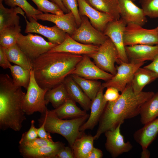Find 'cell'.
Returning a JSON list of instances; mask_svg holds the SVG:
<instances>
[{
  "label": "cell",
  "instance_id": "6da1fadb",
  "mask_svg": "<svg viewBox=\"0 0 158 158\" xmlns=\"http://www.w3.org/2000/svg\"><path fill=\"white\" fill-rule=\"evenodd\" d=\"M154 93L152 91H142L138 93L133 91L131 83L128 84L116 100L108 102L99 121V125L94 140L102 134L115 129L126 119L139 115L140 107L151 98Z\"/></svg>",
  "mask_w": 158,
  "mask_h": 158
},
{
  "label": "cell",
  "instance_id": "7a4b0ae2",
  "mask_svg": "<svg viewBox=\"0 0 158 158\" xmlns=\"http://www.w3.org/2000/svg\"><path fill=\"white\" fill-rule=\"evenodd\" d=\"M83 55L48 51L32 61L35 79L42 88L51 89L71 75Z\"/></svg>",
  "mask_w": 158,
  "mask_h": 158
},
{
  "label": "cell",
  "instance_id": "3957f363",
  "mask_svg": "<svg viewBox=\"0 0 158 158\" xmlns=\"http://www.w3.org/2000/svg\"><path fill=\"white\" fill-rule=\"evenodd\" d=\"M25 93L7 74L0 75V128L18 131L26 119L23 108Z\"/></svg>",
  "mask_w": 158,
  "mask_h": 158
},
{
  "label": "cell",
  "instance_id": "277c9868",
  "mask_svg": "<svg viewBox=\"0 0 158 158\" xmlns=\"http://www.w3.org/2000/svg\"><path fill=\"white\" fill-rule=\"evenodd\" d=\"M42 115L39 121V122H44L46 130L63 136L72 148L75 140L80 137L83 133L80 130V128L89 116L87 114L79 118L64 120L58 118L51 110L48 109Z\"/></svg>",
  "mask_w": 158,
  "mask_h": 158
},
{
  "label": "cell",
  "instance_id": "5b68a950",
  "mask_svg": "<svg viewBox=\"0 0 158 158\" xmlns=\"http://www.w3.org/2000/svg\"><path fill=\"white\" fill-rule=\"evenodd\" d=\"M30 72V82L23 100V110L28 115L37 112L43 114L47 109L45 96L49 89L41 87L35 79L33 70Z\"/></svg>",
  "mask_w": 158,
  "mask_h": 158
},
{
  "label": "cell",
  "instance_id": "8992f818",
  "mask_svg": "<svg viewBox=\"0 0 158 158\" xmlns=\"http://www.w3.org/2000/svg\"><path fill=\"white\" fill-rule=\"evenodd\" d=\"M87 55L98 67L114 75L117 71L115 63L120 64L121 61L115 46L109 38L99 46L97 51Z\"/></svg>",
  "mask_w": 158,
  "mask_h": 158
},
{
  "label": "cell",
  "instance_id": "52a82bcc",
  "mask_svg": "<svg viewBox=\"0 0 158 158\" xmlns=\"http://www.w3.org/2000/svg\"><path fill=\"white\" fill-rule=\"evenodd\" d=\"M17 44L31 61L49 51L57 45L47 41L41 36L30 33L25 35L20 33Z\"/></svg>",
  "mask_w": 158,
  "mask_h": 158
},
{
  "label": "cell",
  "instance_id": "ba28073f",
  "mask_svg": "<svg viewBox=\"0 0 158 158\" xmlns=\"http://www.w3.org/2000/svg\"><path fill=\"white\" fill-rule=\"evenodd\" d=\"M125 46L136 44L158 45V34L155 28L146 29L138 25H127L124 33Z\"/></svg>",
  "mask_w": 158,
  "mask_h": 158
},
{
  "label": "cell",
  "instance_id": "9c48e42d",
  "mask_svg": "<svg viewBox=\"0 0 158 158\" xmlns=\"http://www.w3.org/2000/svg\"><path fill=\"white\" fill-rule=\"evenodd\" d=\"M145 62L140 63L126 62L122 61L116 68V74L109 80L102 84L104 88L113 87L122 92L127 85L131 82L135 72Z\"/></svg>",
  "mask_w": 158,
  "mask_h": 158
},
{
  "label": "cell",
  "instance_id": "30bf717a",
  "mask_svg": "<svg viewBox=\"0 0 158 158\" xmlns=\"http://www.w3.org/2000/svg\"><path fill=\"white\" fill-rule=\"evenodd\" d=\"M81 17L80 25L71 36L72 38L83 44L99 46L109 38L104 33L94 28L87 17Z\"/></svg>",
  "mask_w": 158,
  "mask_h": 158
},
{
  "label": "cell",
  "instance_id": "8fae6325",
  "mask_svg": "<svg viewBox=\"0 0 158 158\" xmlns=\"http://www.w3.org/2000/svg\"><path fill=\"white\" fill-rule=\"evenodd\" d=\"M127 24L122 18L114 20L107 25L104 33L109 38L115 46L120 60L129 62L124 42V33Z\"/></svg>",
  "mask_w": 158,
  "mask_h": 158
},
{
  "label": "cell",
  "instance_id": "7c38bea8",
  "mask_svg": "<svg viewBox=\"0 0 158 158\" xmlns=\"http://www.w3.org/2000/svg\"><path fill=\"white\" fill-rule=\"evenodd\" d=\"M25 18L26 23L24 32L27 33H36L46 37L48 41L57 45L61 44L65 40L66 33L55 25L52 27L43 25L32 17Z\"/></svg>",
  "mask_w": 158,
  "mask_h": 158
},
{
  "label": "cell",
  "instance_id": "4fadbf2b",
  "mask_svg": "<svg viewBox=\"0 0 158 158\" xmlns=\"http://www.w3.org/2000/svg\"><path fill=\"white\" fill-rule=\"evenodd\" d=\"M75 75L85 79L107 81L114 75L98 67L87 55H83L81 59L76 65L71 75Z\"/></svg>",
  "mask_w": 158,
  "mask_h": 158
},
{
  "label": "cell",
  "instance_id": "5bb4252c",
  "mask_svg": "<svg viewBox=\"0 0 158 158\" xmlns=\"http://www.w3.org/2000/svg\"><path fill=\"white\" fill-rule=\"evenodd\" d=\"M123 123H121L115 129L104 133L106 138L105 148L113 158L129 152L133 148L129 142H125L124 137L121 133L120 127Z\"/></svg>",
  "mask_w": 158,
  "mask_h": 158
},
{
  "label": "cell",
  "instance_id": "9a60e30c",
  "mask_svg": "<svg viewBox=\"0 0 158 158\" xmlns=\"http://www.w3.org/2000/svg\"><path fill=\"white\" fill-rule=\"evenodd\" d=\"M77 1L80 16L87 17L92 25L99 31L103 33L107 24L114 20L111 15L93 8L85 0Z\"/></svg>",
  "mask_w": 158,
  "mask_h": 158
},
{
  "label": "cell",
  "instance_id": "2e32d148",
  "mask_svg": "<svg viewBox=\"0 0 158 158\" xmlns=\"http://www.w3.org/2000/svg\"><path fill=\"white\" fill-rule=\"evenodd\" d=\"M132 0H118L120 18L127 24L133 23L142 26L147 22L143 10Z\"/></svg>",
  "mask_w": 158,
  "mask_h": 158
},
{
  "label": "cell",
  "instance_id": "e0dca14e",
  "mask_svg": "<svg viewBox=\"0 0 158 158\" xmlns=\"http://www.w3.org/2000/svg\"><path fill=\"white\" fill-rule=\"evenodd\" d=\"M99 46L83 44L72 38L66 33L64 40L60 44L51 49L50 52H64L80 55H89L97 51Z\"/></svg>",
  "mask_w": 158,
  "mask_h": 158
},
{
  "label": "cell",
  "instance_id": "ac0fdd59",
  "mask_svg": "<svg viewBox=\"0 0 158 158\" xmlns=\"http://www.w3.org/2000/svg\"><path fill=\"white\" fill-rule=\"evenodd\" d=\"M130 62L140 63L153 61L158 55V45L136 44L125 46Z\"/></svg>",
  "mask_w": 158,
  "mask_h": 158
},
{
  "label": "cell",
  "instance_id": "d6986e66",
  "mask_svg": "<svg viewBox=\"0 0 158 158\" xmlns=\"http://www.w3.org/2000/svg\"><path fill=\"white\" fill-rule=\"evenodd\" d=\"M37 20L54 23L66 33L71 35L78 27L75 18L71 12L61 15L42 13L37 15Z\"/></svg>",
  "mask_w": 158,
  "mask_h": 158
},
{
  "label": "cell",
  "instance_id": "ffe728a7",
  "mask_svg": "<svg viewBox=\"0 0 158 158\" xmlns=\"http://www.w3.org/2000/svg\"><path fill=\"white\" fill-rule=\"evenodd\" d=\"M104 89L102 85L96 97L92 101L90 114L87 120L80 127V131L92 130L99 122L107 103L103 97Z\"/></svg>",
  "mask_w": 158,
  "mask_h": 158
},
{
  "label": "cell",
  "instance_id": "44dd1931",
  "mask_svg": "<svg viewBox=\"0 0 158 158\" xmlns=\"http://www.w3.org/2000/svg\"><path fill=\"white\" fill-rule=\"evenodd\" d=\"M64 147V143L58 141L49 145L37 148L20 146V152L25 157L55 158L57 153Z\"/></svg>",
  "mask_w": 158,
  "mask_h": 158
},
{
  "label": "cell",
  "instance_id": "7402d4cb",
  "mask_svg": "<svg viewBox=\"0 0 158 158\" xmlns=\"http://www.w3.org/2000/svg\"><path fill=\"white\" fill-rule=\"evenodd\" d=\"M158 134V117L136 131L133 137L142 149H144L147 148L156 138Z\"/></svg>",
  "mask_w": 158,
  "mask_h": 158
},
{
  "label": "cell",
  "instance_id": "603a6c76",
  "mask_svg": "<svg viewBox=\"0 0 158 158\" xmlns=\"http://www.w3.org/2000/svg\"><path fill=\"white\" fill-rule=\"evenodd\" d=\"M70 98L78 103L86 111L90 109L92 101L74 81L71 75L63 82Z\"/></svg>",
  "mask_w": 158,
  "mask_h": 158
},
{
  "label": "cell",
  "instance_id": "cb8c5ba5",
  "mask_svg": "<svg viewBox=\"0 0 158 158\" xmlns=\"http://www.w3.org/2000/svg\"><path fill=\"white\" fill-rule=\"evenodd\" d=\"M4 0H0V31L11 27L19 25L20 14L25 18V13L19 7L8 8L3 5Z\"/></svg>",
  "mask_w": 158,
  "mask_h": 158
},
{
  "label": "cell",
  "instance_id": "d4e9b609",
  "mask_svg": "<svg viewBox=\"0 0 158 158\" xmlns=\"http://www.w3.org/2000/svg\"><path fill=\"white\" fill-rule=\"evenodd\" d=\"M51 111L57 117L62 119L77 118L87 114L86 111L81 110L76 105V102L70 98Z\"/></svg>",
  "mask_w": 158,
  "mask_h": 158
},
{
  "label": "cell",
  "instance_id": "484cf974",
  "mask_svg": "<svg viewBox=\"0 0 158 158\" xmlns=\"http://www.w3.org/2000/svg\"><path fill=\"white\" fill-rule=\"evenodd\" d=\"M139 114L140 122L144 125L158 117V92L142 105Z\"/></svg>",
  "mask_w": 158,
  "mask_h": 158
},
{
  "label": "cell",
  "instance_id": "4316f807",
  "mask_svg": "<svg viewBox=\"0 0 158 158\" xmlns=\"http://www.w3.org/2000/svg\"><path fill=\"white\" fill-rule=\"evenodd\" d=\"M157 78L152 71L144 67L139 68L135 73L131 82L133 91L136 94L140 92L145 86Z\"/></svg>",
  "mask_w": 158,
  "mask_h": 158
},
{
  "label": "cell",
  "instance_id": "83f0119b",
  "mask_svg": "<svg viewBox=\"0 0 158 158\" xmlns=\"http://www.w3.org/2000/svg\"><path fill=\"white\" fill-rule=\"evenodd\" d=\"M93 136L84 133L75 140L72 149L75 158H88L93 146Z\"/></svg>",
  "mask_w": 158,
  "mask_h": 158
},
{
  "label": "cell",
  "instance_id": "f1b7e54d",
  "mask_svg": "<svg viewBox=\"0 0 158 158\" xmlns=\"http://www.w3.org/2000/svg\"><path fill=\"white\" fill-rule=\"evenodd\" d=\"M4 49L6 55L10 62L29 71L32 70L31 61L17 44L8 48H4Z\"/></svg>",
  "mask_w": 158,
  "mask_h": 158
},
{
  "label": "cell",
  "instance_id": "f546056e",
  "mask_svg": "<svg viewBox=\"0 0 158 158\" xmlns=\"http://www.w3.org/2000/svg\"><path fill=\"white\" fill-rule=\"evenodd\" d=\"M70 98L63 82L49 90L45 96L47 104L50 103L55 108L62 105Z\"/></svg>",
  "mask_w": 158,
  "mask_h": 158
},
{
  "label": "cell",
  "instance_id": "4dcf8cb0",
  "mask_svg": "<svg viewBox=\"0 0 158 158\" xmlns=\"http://www.w3.org/2000/svg\"><path fill=\"white\" fill-rule=\"evenodd\" d=\"M97 10L111 16L114 20L120 18L118 0H85Z\"/></svg>",
  "mask_w": 158,
  "mask_h": 158
},
{
  "label": "cell",
  "instance_id": "1f68e13d",
  "mask_svg": "<svg viewBox=\"0 0 158 158\" xmlns=\"http://www.w3.org/2000/svg\"><path fill=\"white\" fill-rule=\"evenodd\" d=\"M71 75L91 100L94 99L102 86L101 83L96 80L86 79L76 75Z\"/></svg>",
  "mask_w": 158,
  "mask_h": 158
},
{
  "label": "cell",
  "instance_id": "d6a6232c",
  "mask_svg": "<svg viewBox=\"0 0 158 158\" xmlns=\"http://www.w3.org/2000/svg\"><path fill=\"white\" fill-rule=\"evenodd\" d=\"M9 69L14 83L17 86L27 89L30 80V71L16 65H11Z\"/></svg>",
  "mask_w": 158,
  "mask_h": 158
},
{
  "label": "cell",
  "instance_id": "836d02e7",
  "mask_svg": "<svg viewBox=\"0 0 158 158\" xmlns=\"http://www.w3.org/2000/svg\"><path fill=\"white\" fill-rule=\"evenodd\" d=\"M21 31V27L19 25L8 28L0 31V46L7 48L17 44Z\"/></svg>",
  "mask_w": 158,
  "mask_h": 158
},
{
  "label": "cell",
  "instance_id": "e575fe53",
  "mask_svg": "<svg viewBox=\"0 0 158 158\" xmlns=\"http://www.w3.org/2000/svg\"><path fill=\"white\" fill-rule=\"evenodd\" d=\"M4 1L10 7H20L25 12L27 18L31 17L37 20L36 16L43 13L31 5L27 0H4Z\"/></svg>",
  "mask_w": 158,
  "mask_h": 158
},
{
  "label": "cell",
  "instance_id": "d590c367",
  "mask_svg": "<svg viewBox=\"0 0 158 158\" xmlns=\"http://www.w3.org/2000/svg\"><path fill=\"white\" fill-rule=\"evenodd\" d=\"M37 6V9L43 13L61 15L64 13L56 4L49 0H31Z\"/></svg>",
  "mask_w": 158,
  "mask_h": 158
},
{
  "label": "cell",
  "instance_id": "8d00e7d4",
  "mask_svg": "<svg viewBox=\"0 0 158 158\" xmlns=\"http://www.w3.org/2000/svg\"><path fill=\"white\" fill-rule=\"evenodd\" d=\"M145 15L151 18H158V0H140Z\"/></svg>",
  "mask_w": 158,
  "mask_h": 158
},
{
  "label": "cell",
  "instance_id": "74e56055",
  "mask_svg": "<svg viewBox=\"0 0 158 158\" xmlns=\"http://www.w3.org/2000/svg\"><path fill=\"white\" fill-rule=\"evenodd\" d=\"M63 5L68 12H71L73 15L78 27L80 24L81 18L78 10L77 0H61Z\"/></svg>",
  "mask_w": 158,
  "mask_h": 158
},
{
  "label": "cell",
  "instance_id": "f35d334b",
  "mask_svg": "<svg viewBox=\"0 0 158 158\" xmlns=\"http://www.w3.org/2000/svg\"><path fill=\"white\" fill-rule=\"evenodd\" d=\"M35 121L32 120L31 121V124L30 128L28 131L23 133L19 142L20 145L24 143L33 140L38 137L37 131V128L35 126Z\"/></svg>",
  "mask_w": 158,
  "mask_h": 158
},
{
  "label": "cell",
  "instance_id": "ab89813d",
  "mask_svg": "<svg viewBox=\"0 0 158 158\" xmlns=\"http://www.w3.org/2000/svg\"><path fill=\"white\" fill-rule=\"evenodd\" d=\"M54 142L53 141H51L40 138H37L33 140L26 142L20 145L30 148H37L53 144Z\"/></svg>",
  "mask_w": 158,
  "mask_h": 158
},
{
  "label": "cell",
  "instance_id": "60d3db41",
  "mask_svg": "<svg viewBox=\"0 0 158 158\" xmlns=\"http://www.w3.org/2000/svg\"><path fill=\"white\" fill-rule=\"evenodd\" d=\"M107 88L105 93L103 94L104 98L106 101L107 102L114 101L119 98L120 94L116 89L113 87H109Z\"/></svg>",
  "mask_w": 158,
  "mask_h": 158
},
{
  "label": "cell",
  "instance_id": "b9f144b4",
  "mask_svg": "<svg viewBox=\"0 0 158 158\" xmlns=\"http://www.w3.org/2000/svg\"><path fill=\"white\" fill-rule=\"evenodd\" d=\"M55 158H75L72 147L65 146L57 153Z\"/></svg>",
  "mask_w": 158,
  "mask_h": 158
},
{
  "label": "cell",
  "instance_id": "7bdbcfd3",
  "mask_svg": "<svg viewBox=\"0 0 158 158\" xmlns=\"http://www.w3.org/2000/svg\"><path fill=\"white\" fill-rule=\"evenodd\" d=\"M41 126L39 128H37V131L39 138L53 141L50 133L47 132L45 128V123L44 122H40Z\"/></svg>",
  "mask_w": 158,
  "mask_h": 158
},
{
  "label": "cell",
  "instance_id": "ee69618b",
  "mask_svg": "<svg viewBox=\"0 0 158 158\" xmlns=\"http://www.w3.org/2000/svg\"><path fill=\"white\" fill-rule=\"evenodd\" d=\"M11 65L6 55L4 48L0 45V66L6 69L9 68Z\"/></svg>",
  "mask_w": 158,
  "mask_h": 158
},
{
  "label": "cell",
  "instance_id": "f6af8a7d",
  "mask_svg": "<svg viewBox=\"0 0 158 158\" xmlns=\"http://www.w3.org/2000/svg\"><path fill=\"white\" fill-rule=\"evenodd\" d=\"M143 67L149 69L155 73L158 78V55L150 64Z\"/></svg>",
  "mask_w": 158,
  "mask_h": 158
},
{
  "label": "cell",
  "instance_id": "bcb514c9",
  "mask_svg": "<svg viewBox=\"0 0 158 158\" xmlns=\"http://www.w3.org/2000/svg\"><path fill=\"white\" fill-rule=\"evenodd\" d=\"M103 156L102 151L97 148L94 147L90 152L88 158H101Z\"/></svg>",
  "mask_w": 158,
  "mask_h": 158
},
{
  "label": "cell",
  "instance_id": "7dc6e473",
  "mask_svg": "<svg viewBox=\"0 0 158 158\" xmlns=\"http://www.w3.org/2000/svg\"><path fill=\"white\" fill-rule=\"evenodd\" d=\"M56 4L64 13H68L67 9L63 5L61 0H49Z\"/></svg>",
  "mask_w": 158,
  "mask_h": 158
},
{
  "label": "cell",
  "instance_id": "c3c4849f",
  "mask_svg": "<svg viewBox=\"0 0 158 158\" xmlns=\"http://www.w3.org/2000/svg\"><path fill=\"white\" fill-rule=\"evenodd\" d=\"M150 152L147 148L142 149L141 154V158H149L150 156Z\"/></svg>",
  "mask_w": 158,
  "mask_h": 158
},
{
  "label": "cell",
  "instance_id": "681fc988",
  "mask_svg": "<svg viewBox=\"0 0 158 158\" xmlns=\"http://www.w3.org/2000/svg\"><path fill=\"white\" fill-rule=\"evenodd\" d=\"M156 28V30H157V31L158 34V25L157 26V27Z\"/></svg>",
  "mask_w": 158,
  "mask_h": 158
},
{
  "label": "cell",
  "instance_id": "f907efd6",
  "mask_svg": "<svg viewBox=\"0 0 158 158\" xmlns=\"http://www.w3.org/2000/svg\"><path fill=\"white\" fill-rule=\"evenodd\" d=\"M132 0L133 1H135V0Z\"/></svg>",
  "mask_w": 158,
  "mask_h": 158
}]
</instances>
